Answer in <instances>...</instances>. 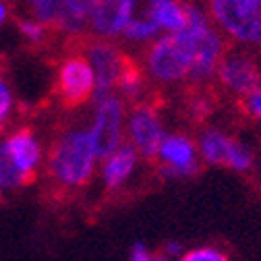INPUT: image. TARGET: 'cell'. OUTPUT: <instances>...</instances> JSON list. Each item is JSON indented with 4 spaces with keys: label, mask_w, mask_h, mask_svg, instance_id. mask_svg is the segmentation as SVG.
Listing matches in <instances>:
<instances>
[{
    "label": "cell",
    "mask_w": 261,
    "mask_h": 261,
    "mask_svg": "<svg viewBox=\"0 0 261 261\" xmlns=\"http://www.w3.org/2000/svg\"><path fill=\"white\" fill-rule=\"evenodd\" d=\"M185 251H187V249L182 247V243H178V241H168V243L164 245V249H162V255H166V257L178 261V259L182 257Z\"/></svg>",
    "instance_id": "obj_27"
},
{
    "label": "cell",
    "mask_w": 261,
    "mask_h": 261,
    "mask_svg": "<svg viewBox=\"0 0 261 261\" xmlns=\"http://www.w3.org/2000/svg\"><path fill=\"white\" fill-rule=\"evenodd\" d=\"M187 13H189L187 31L191 34L195 44V64H193L191 81L205 83L212 77H216V71L226 54L224 36L212 23L207 11L201 9L199 5L187 3Z\"/></svg>",
    "instance_id": "obj_3"
},
{
    "label": "cell",
    "mask_w": 261,
    "mask_h": 261,
    "mask_svg": "<svg viewBox=\"0 0 261 261\" xmlns=\"http://www.w3.org/2000/svg\"><path fill=\"white\" fill-rule=\"evenodd\" d=\"M234 141L237 139L232 135H228L224 128H218V126L203 128L201 135L197 137V151H199L201 164L226 168V160Z\"/></svg>",
    "instance_id": "obj_15"
},
{
    "label": "cell",
    "mask_w": 261,
    "mask_h": 261,
    "mask_svg": "<svg viewBox=\"0 0 261 261\" xmlns=\"http://www.w3.org/2000/svg\"><path fill=\"white\" fill-rule=\"evenodd\" d=\"M0 199H3V189H0Z\"/></svg>",
    "instance_id": "obj_31"
},
{
    "label": "cell",
    "mask_w": 261,
    "mask_h": 261,
    "mask_svg": "<svg viewBox=\"0 0 261 261\" xmlns=\"http://www.w3.org/2000/svg\"><path fill=\"white\" fill-rule=\"evenodd\" d=\"M218 83L237 97H247L257 87H261V71L259 64L243 52H228L224 54L220 67L216 71Z\"/></svg>",
    "instance_id": "obj_10"
},
{
    "label": "cell",
    "mask_w": 261,
    "mask_h": 261,
    "mask_svg": "<svg viewBox=\"0 0 261 261\" xmlns=\"http://www.w3.org/2000/svg\"><path fill=\"white\" fill-rule=\"evenodd\" d=\"M13 108H15L13 89H11L9 81H7L3 75H0V133H3V128H5L7 122L11 120Z\"/></svg>",
    "instance_id": "obj_23"
},
{
    "label": "cell",
    "mask_w": 261,
    "mask_h": 261,
    "mask_svg": "<svg viewBox=\"0 0 261 261\" xmlns=\"http://www.w3.org/2000/svg\"><path fill=\"white\" fill-rule=\"evenodd\" d=\"M155 160L160 164V176L164 180L191 178L199 172L201 166L197 141L191 139L187 133H178V130L166 133Z\"/></svg>",
    "instance_id": "obj_8"
},
{
    "label": "cell",
    "mask_w": 261,
    "mask_h": 261,
    "mask_svg": "<svg viewBox=\"0 0 261 261\" xmlns=\"http://www.w3.org/2000/svg\"><path fill=\"white\" fill-rule=\"evenodd\" d=\"M25 3L31 9V13H34V19H38L44 25H52L54 23L60 0H25Z\"/></svg>",
    "instance_id": "obj_22"
},
{
    "label": "cell",
    "mask_w": 261,
    "mask_h": 261,
    "mask_svg": "<svg viewBox=\"0 0 261 261\" xmlns=\"http://www.w3.org/2000/svg\"><path fill=\"white\" fill-rule=\"evenodd\" d=\"M151 257H153V253L143 241L133 243L130 249H128V261H149Z\"/></svg>",
    "instance_id": "obj_26"
},
{
    "label": "cell",
    "mask_w": 261,
    "mask_h": 261,
    "mask_svg": "<svg viewBox=\"0 0 261 261\" xmlns=\"http://www.w3.org/2000/svg\"><path fill=\"white\" fill-rule=\"evenodd\" d=\"M168 130L160 118V112L147 104L139 102L126 114V143L133 147L141 160H155L158 149Z\"/></svg>",
    "instance_id": "obj_7"
},
{
    "label": "cell",
    "mask_w": 261,
    "mask_h": 261,
    "mask_svg": "<svg viewBox=\"0 0 261 261\" xmlns=\"http://www.w3.org/2000/svg\"><path fill=\"white\" fill-rule=\"evenodd\" d=\"M162 0H126V21L122 38L130 44H151L162 36L158 27V7Z\"/></svg>",
    "instance_id": "obj_11"
},
{
    "label": "cell",
    "mask_w": 261,
    "mask_h": 261,
    "mask_svg": "<svg viewBox=\"0 0 261 261\" xmlns=\"http://www.w3.org/2000/svg\"><path fill=\"white\" fill-rule=\"evenodd\" d=\"M243 108H245V112L257 124H261V87H257L253 93H249L247 97H243Z\"/></svg>",
    "instance_id": "obj_24"
},
{
    "label": "cell",
    "mask_w": 261,
    "mask_h": 261,
    "mask_svg": "<svg viewBox=\"0 0 261 261\" xmlns=\"http://www.w3.org/2000/svg\"><path fill=\"white\" fill-rule=\"evenodd\" d=\"M255 3H257V5H259V7H261V0H255Z\"/></svg>",
    "instance_id": "obj_30"
},
{
    "label": "cell",
    "mask_w": 261,
    "mask_h": 261,
    "mask_svg": "<svg viewBox=\"0 0 261 261\" xmlns=\"http://www.w3.org/2000/svg\"><path fill=\"white\" fill-rule=\"evenodd\" d=\"M139 162H141L139 153L130 147L128 143L120 145L112 155H108V158H104L100 162V168H97V172H100L102 187L108 193L122 191L130 180H133V176L137 174Z\"/></svg>",
    "instance_id": "obj_13"
},
{
    "label": "cell",
    "mask_w": 261,
    "mask_h": 261,
    "mask_svg": "<svg viewBox=\"0 0 261 261\" xmlns=\"http://www.w3.org/2000/svg\"><path fill=\"white\" fill-rule=\"evenodd\" d=\"M17 27H19V34H21L29 44H34V46L44 44L46 38H48L46 25L40 23L38 19H34V17H31V19H21V21L17 23Z\"/></svg>",
    "instance_id": "obj_21"
},
{
    "label": "cell",
    "mask_w": 261,
    "mask_h": 261,
    "mask_svg": "<svg viewBox=\"0 0 261 261\" xmlns=\"http://www.w3.org/2000/svg\"><path fill=\"white\" fill-rule=\"evenodd\" d=\"M178 261H232V257L216 245H199L187 249Z\"/></svg>",
    "instance_id": "obj_20"
},
{
    "label": "cell",
    "mask_w": 261,
    "mask_h": 261,
    "mask_svg": "<svg viewBox=\"0 0 261 261\" xmlns=\"http://www.w3.org/2000/svg\"><path fill=\"white\" fill-rule=\"evenodd\" d=\"M29 185L27 178L19 172V168L15 166L13 158L7 151L5 141L0 139V189L3 191H11V189H21Z\"/></svg>",
    "instance_id": "obj_19"
},
{
    "label": "cell",
    "mask_w": 261,
    "mask_h": 261,
    "mask_svg": "<svg viewBox=\"0 0 261 261\" xmlns=\"http://www.w3.org/2000/svg\"><path fill=\"white\" fill-rule=\"evenodd\" d=\"M85 58L89 60L93 75H95V95L93 102L116 93V83L120 71L126 62L122 50L110 40H93L85 46Z\"/></svg>",
    "instance_id": "obj_9"
},
{
    "label": "cell",
    "mask_w": 261,
    "mask_h": 261,
    "mask_svg": "<svg viewBox=\"0 0 261 261\" xmlns=\"http://www.w3.org/2000/svg\"><path fill=\"white\" fill-rule=\"evenodd\" d=\"M56 91L64 106L77 108L93 100L95 75L85 54H69L56 71Z\"/></svg>",
    "instance_id": "obj_6"
},
{
    "label": "cell",
    "mask_w": 261,
    "mask_h": 261,
    "mask_svg": "<svg viewBox=\"0 0 261 261\" xmlns=\"http://www.w3.org/2000/svg\"><path fill=\"white\" fill-rule=\"evenodd\" d=\"M207 15L220 34L249 48L261 46V7L255 0H210Z\"/></svg>",
    "instance_id": "obj_4"
},
{
    "label": "cell",
    "mask_w": 261,
    "mask_h": 261,
    "mask_svg": "<svg viewBox=\"0 0 261 261\" xmlns=\"http://www.w3.org/2000/svg\"><path fill=\"white\" fill-rule=\"evenodd\" d=\"M155 19H158V27L162 31V36L180 34V31L187 29V23H189L187 3H182V0H162Z\"/></svg>",
    "instance_id": "obj_18"
},
{
    "label": "cell",
    "mask_w": 261,
    "mask_h": 261,
    "mask_svg": "<svg viewBox=\"0 0 261 261\" xmlns=\"http://www.w3.org/2000/svg\"><path fill=\"white\" fill-rule=\"evenodd\" d=\"M3 141L19 172L27 178V182H31L44 162V149L36 133L31 128H17Z\"/></svg>",
    "instance_id": "obj_12"
},
{
    "label": "cell",
    "mask_w": 261,
    "mask_h": 261,
    "mask_svg": "<svg viewBox=\"0 0 261 261\" xmlns=\"http://www.w3.org/2000/svg\"><path fill=\"white\" fill-rule=\"evenodd\" d=\"M95 0H60L54 17V27L67 36H81L89 29V15Z\"/></svg>",
    "instance_id": "obj_16"
},
{
    "label": "cell",
    "mask_w": 261,
    "mask_h": 261,
    "mask_svg": "<svg viewBox=\"0 0 261 261\" xmlns=\"http://www.w3.org/2000/svg\"><path fill=\"white\" fill-rule=\"evenodd\" d=\"M189 112H191L193 118L203 120L212 114V102L207 100V97H193V100L189 102Z\"/></svg>",
    "instance_id": "obj_25"
},
{
    "label": "cell",
    "mask_w": 261,
    "mask_h": 261,
    "mask_svg": "<svg viewBox=\"0 0 261 261\" xmlns=\"http://www.w3.org/2000/svg\"><path fill=\"white\" fill-rule=\"evenodd\" d=\"M145 83H147L145 71L137 67L133 60L126 58L124 67L120 71V77H118V83H116V95L122 97L124 102L139 104L145 93Z\"/></svg>",
    "instance_id": "obj_17"
},
{
    "label": "cell",
    "mask_w": 261,
    "mask_h": 261,
    "mask_svg": "<svg viewBox=\"0 0 261 261\" xmlns=\"http://www.w3.org/2000/svg\"><path fill=\"white\" fill-rule=\"evenodd\" d=\"M149 261H176V259H170V257H166V255H162V253H160V255H153Z\"/></svg>",
    "instance_id": "obj_29"
},
{
    "label": "cell",
    "mask_w": 261,
    "mask_h": 261,
    "mask_svg": "<svg viewBox=\"0 0 261 261\" xmlns=\"http://www.w3.org/2000/svg\"><path fill=\"white\" fill-rule=\"evenodd\" d=\"M7 21H9V5L5 0H0V27H3Z\"/></svg>",
    "instance_id": "obj_28"
},
{
    "label": "cell",
    "mask_w": 261,
    "mask_h": 261,
    "mask_svg": "<svg viewBox=\"0 0 261 261\" xmlns=\"http://www.w3.org/2000/svg\"><path fill=\"white\" fill-rule=\"evenodd\" d=\"M97 164L100 158L91 141L89 128L79 126L60 133L46 158L48 176L64 191H79L87 187L95 176Z\"/></svg>",
    "instance_id": "obj_1"
},
{
    "label": "cell",
    "mask_w": 261,
    "mask_h": 261,
    "mask_svg": "<svg viewBox=\"0 0 261 261\" xmlns=\"http://www.w3.org/2000/svg\"><path fill=\"white\" fill-rule=\"evenodd\" d=\"M89 135L100 162L126 143V102L122 97L112 93L95 102Z\"/></svg>",
    "instance_id": "obj_5"
},
{
    "label": "cell",
    "mask_w": 261,
    "mask_h": 261,
    "mask_svg": "<svg viewBox=\"0 0 261 261\" xmlns=\"http://www.w3.org/2000/svg\"><path fill=\"white\" fill-rule=\"evenodd\" d=\"M195 64V44L185 29L180 34H168L153 40L145 52L143 71L147 79L160 85H172L191 79Z\"/></svg>",
    "instance_id": "obj_2"
},
{
    "label": "cell",
    "mask_w": 261,
    "mask_h": 261,
    "mask_svg": "<svg viewBox=\"0 0 261 261\" xmlns=\"http://www.w3.org/2000/svg\"><path fill=\"white\" fill-rule=\"evenodd\" d=\"M126 21V0H95L89 15V31L97 40L122 38Z\"/></svg>",
    "instance_id": "obj_14"
}]
</instances>
